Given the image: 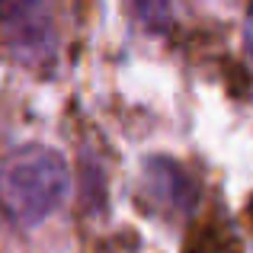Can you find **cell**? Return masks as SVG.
Segmentation results:
<instances>
[{"instance_id": "7a4b0ae2", "label": "cell", "mask_w": 253, "mask_h": 253, "mask_svg": "<svg viewBox=\"0 0 253 253\" xmlns=\"http://www.w3.org/2000/svg\"><path fill=\"white\" fill-rule=\"evenodd\" d=\"M0 48L26 68L55 64L58 39L45 0H0Z\"/></svg>"}, {"instance_id": "8992f818", "label": "cell", "mask_w": 253, "mask_h": 253, "mask_svg": "<svg viewBox=\"0 0 253 253\" xmlns=\"http://www.w3.org/2000/svg\"><path fill=\"white\" fill-rule=\"evenodd\" d=\"M250 55H253V13H250Z\"/></svg>"}, {"instance_id": "277c9868", "label": "cell", "mask_w": 253, "mask_h": 253, "mask_svg": "<svg viewBox=\"0 0 253 253\" xmlns=\"http://www.w3.org/2000/svg\"><path fill=\"white\" fill-rule=\"evenodd\" d=\"M189 253H241L234 231L231 228H202L189 241Z\"/></svg>"}, {"instance_id": "5b68a950", "label": "cell", "mask_w": 253, "mask_h": 253, "mask_svg": "<svg viewBox=\"0 0 253 253\" xmlns=\"http://www.w3.org/2000/svg\"><path fill=\"white\" fill-rule=\"evenodd\" d=\"M138 10V16L151 26V29H164L170 19V3L173 0H131Z\"/></svg>"}, {"instance_id": "3957f363", "label": "cell", "mask_w": 253, "mask_h": 253, "mask_svg": "<svg viewBox=\"0 0 253 253\" xmlns=\"http://www.w3.org/2000/svg\"><path fill=\"white\" fill-rule=\"evenodd\" d=\"M144 183H148V196L157 205H167L170 211H189L196 202V186L167 157H154L144 167Z\"/></svg>"}, {"instance_id": "6da1fadb", "label": "cell", "mask_w": 253, "mask_h": 253, "mask_svg": "<svg viewBox=\"0 0 253 253\" xmlns=\"http://www.w3.org/2000/svg\"><path fill=\"white\" fill-rule=\"evenodd\" d=\"M71 192L68 161L55 148L26 144L0 161V209L23 228L42 224Z\"/></svg>"}]
</instances>
